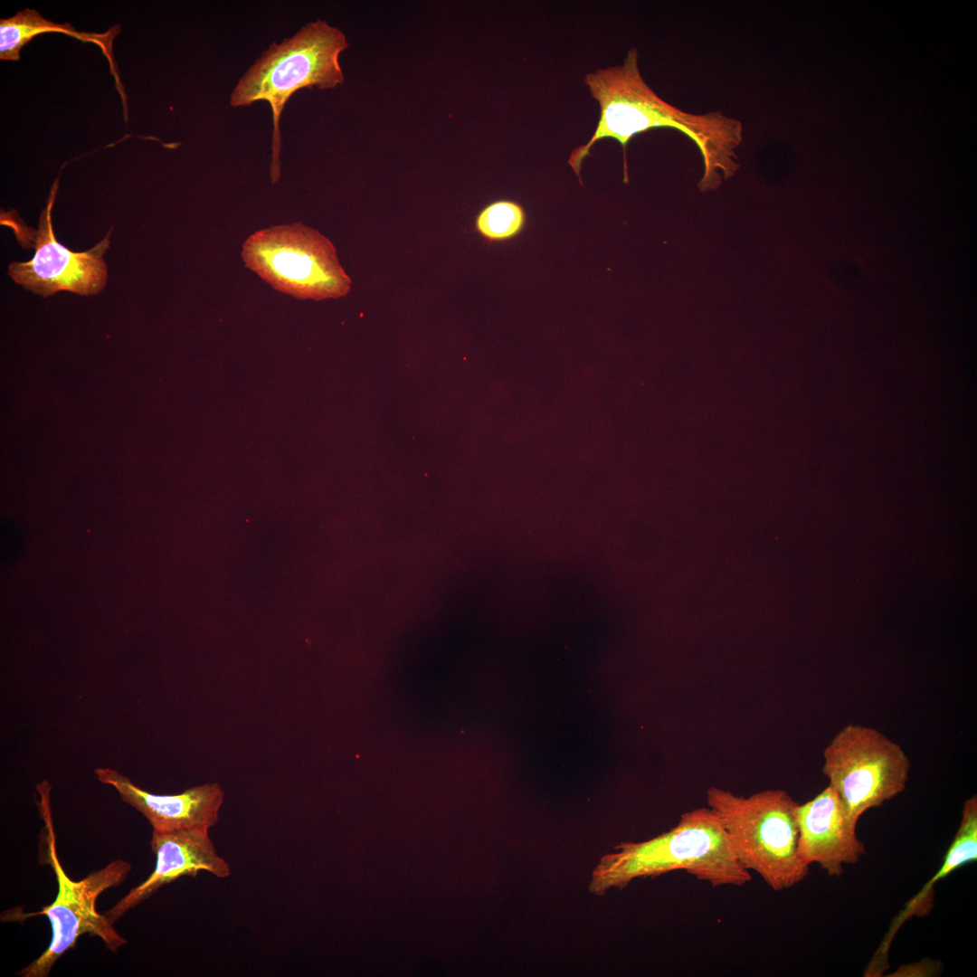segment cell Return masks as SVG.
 I'll return each mask as SVG.
<instances>
[{"mask_svg":"<svg viewBox=\"0 0 977 977\" xmlns=\"http://www.w3.org/2000/svg\"><path fill=\"white\" fill-rule=\"evenodd\" d=\"M584 83L599 104L600 118L592 138L574 148L568 159L582 185L583 160L594 144L606 138L617 140L623 149V182L628 183L627 144L635 135L657 128L677 129L697 146L704 162V175L697 185L701 192L718 188L722 178L727 180L738 170L742 122L721 111L689 113L663 100L642 78L637 48L629 50L621 65L586 74Z\"/></svg>","mask_w":977,"mask_h":977,"instance_id":"1","label":"cell"},{"mask_svg":"<svg viewBox=\"0 0 977 977\" xmlns=\"http://www.w3.org/2000/svg\"><path fill=\"white\" fill-rule=\"evenodd\" d=\"M944 965L940 961L934 959H922L918 962L901 964L897 969L888 974L893 977H934L942 973Z\"/></svg>","mask_w":977,"mask_h":977,"instance_id":"14","label":"cell"},{"mask_svg":"<svg viewBox=\"0 0 977 977\" xmlns=\"http://www.w3.org/2000/svg\"><path fill=\"white\" fill-rule=\"evenodd\" d=\"M207 829H182L152 831L150 846L156 854V867L150 876L120 898L104 915L114 924L128 911L151 896L161 887L180 877H195L201 870L224 878L230 876L228 863L214 849Z\"/></svg>","mask_w":977,"mask_h":977,"instance_id":"9","label":"cell"},{"mask_svg":"<svg viewBox=\"0 0 977 977\" xmlns=\"http://www.w3.org/2000/svg\"><path fill=\"white\" fill-rule=\"evenodd\" d=\"M797 854L802 863L818 864L829 876L839 877L844 866L856 864L866 852L857 824L831 786L797 808Z\"/></svg>","mask_w":977,"mask_h":977,"instance_id":"8","label":"cell"},{"mask_svg":"<svg viewBox=\"0 0 977 977\" xmlns=\"http://www.w3.org/2000/svg\"><path fill=\"white\" fill-rule=\"evenodd\" d=\"M593 871L589 889L603 895L631 880L685 870L712 887H742L752 875L738 861L717 816L702 807L685 812L669 831L642 842H621Z\"/></svg>","mask_w":977,"mask_h":977,"instance_id":"2","label":"cell"},{"mask_svg":"<svg viewBox=\"0 0 977 977\" xmlns=\"http://www.w3.org/2000/svg\"><path fill=\"white\" fill-rule=\"evenodd\" d=\"M348 46L346 35L326 21L308 24L292 37L270 45L233 89L229 102L232 107L265 100L271 108L273 173L279 162V126L286 103L300 89H332L342 84L338 59Z\"/></svg>","mask_w":977,"mask_h":977,"instance_id":"5","label":"cell"},{"mask_svg":"<svg viewBox=\"0 0 977 977\" xmlns=\"http://www.w3.org/2000/svg\"><path fill=\"white\" fill-rule=\"evenodd\" d=\"M526 214L518 203L498 200L485 206L477 215L475 228L488 242H504L524 229Z\"/></svg>","mask_w":977,"mask_h":977,"instance_id":"13","label":"cell"},{"mask_svg":"<svg viewBox=\"0 0 977 977\" xmlns=\"http://www.w3.org/2000/svg\"><path fill=\"white\" fill-rule=\"evenodd\" d=\"M98 780L112 786L121 800L136 809L155 830L207 829L218 821L223 791L217 783L196 785L177 794H154L111 768H97Z\"/></svg>","mask_w":977,"mask_h":977,"instance_id":"10","label":"cell"},{"mask_svg":"<svg viewBox=\"0 0 977 977\" xmlns=\"http://www.w3.org/2000/svg\"><path fill=\"white\" fill-rule=\"evenodd\" d=\"M708 808L717 816L741 865L756 872L774 891L802 882L810 867L797 854L799 804L784 791L749 797L711 787Z\"/></svg>","mask_w":977,"mask_h":977,"instance_id":"3","label":"cell"},{"mask_svg":"<svg viewBox=\"0 0 977 977\" xmlns=\"http://www.w3.org/2000/svg\"><path fill=\"white\" fill-rule=\"evenodd\" d=\"M822 773L849 815H861L901 793L908 781L910 761L902 747L877 729L848 725L823 753Z\"/></svg>","mask_w":977,"mask_h":977,"instance_id":"6","label":"cell"},{"mask_svg":"<svg viewBox=\"0 0 977 977\" xmlns=\"http://www.w3.org/2000/svg\"><path fill=\"white\" fill-rule=\"evenodd\" d=\"M57 189L56 181L41 213L38 231L34 232V256L27 262L10 264L9 274L16 283L43 296L60 290L80 295L96 294L107 280L103 254L109 247V233L86 251L75 252L61 244L55 238L52 223Z\"/></svg>","mask_w":977,"mask_h":977,"instance_id":"7","label":"cell"},{"mask_svg":"<svg viewBox=\"0 0 977 977\" xmlns=\"http://www.w3.org/2000/svg\"><path fill=\"white\" fill-rule=\"evenodd\" d=\"M119 31L120 27L115 25L105 33L78 32L70 24L52 23L43 17L36 10L24 9L12 17L0 20V59L18 61L21 49L38 34L44 33H64L83 43H93L99 45L109 62L117 90L121 95L124 111L127 112V96L112 52L113 40Z\"/></svg>","mask_w":977,"mask_h":977,"instance_id":"12","label":"cell"},{"mask_svg":"<svg viewBox=\"0 0 977 977\" xmlns=\"http://www.w3.org/2000/svg\"><path fill=\"white\" fill-rule=\"evenodd\" d=\"M977 859V798L966 800L958 830L949 846L942 866L924 887L912 897L894 918L878 949L872 957L865 974L881 976L888 967V952L898 929L913 916L929 915L934 906V885L961 867Z\"/></svg>","mask_w":977,"mask_h":977,"instance_id":"11","label":"cell"},{"mask_svg":"<svg viewBox=\"0 0 977 977\" xmlns=\"http://www.w3.org/2000/svg\"><path fill=\"white\" fill-rule=\"evenodd\" d=\"M51 784L43 780L36 785L39 796L37 806L44 827L41 834L40 857L48 864L56 877L58 891L54 901L32 915H45L52 926V939L47 949L27 966L17 972L23 977H47L55 963L70 949L79 937L88 934L99 937L116 953L127 940L114 928L105 915L98 912V897L107 889L122 884L131 870V865L116 859L106 867L89 873L79 881L72 880L64 871L56 849L50 793Z\"/></svg>","mask_w":977,"mask_h":977,"instance_id":"4","label":"cell"}]
</instances>
